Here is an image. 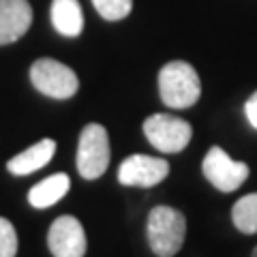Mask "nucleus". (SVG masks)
I'll return each mask as SVG.
<instances>
[{
	"label": "nucleus",
	"mask_w": 257,
	"mask_h": 257,
	"mask_svg": "<svg viewBox=\"0 0 257 257\" xmlns=\"http://www.w3.org/2000/svg\"><path fill=\"white\" fill-rule=\"evenodd\" d=\"M159 94L167 107L187 109L202 94L197 71L184 60H172L159 71Z\"/></svg>",
	"instance_id": "1"
},
{
	"label": "nucleus",
	"mask_w": 257,
	"mask_h": 257,
	"mask_svg": "<svg viewBox=\"0 0 257 257\" xmlns=\"http://www.w3.org/2000/svg\"><path fill=\"white\" fill-rule=\"evenodd\" d=\"M187 236V219L172 206H155L148 214V242L157 257H174Z\"/></svg>",
	"instance_id": "2"
},
{
	"label": "nucleus",
	"mask_w": 257,
	"mask_h": 257,
	"mask_svg": "<svg viewBox=\"0 0 257 257\" xmlns=\"http://www.w3.org/2000/svg\"><path fill=\"white\" fill-rule=\"evenodd\" d=\"M109 167V138L101 124L84 126L77 144V172L86 180H96Z\"/></svg>",
	"instance_id": "3"
},
{
	"label": "nucleus",
	"mask_w": 257,
	"mask_h": 257,
	"mask_svg": "<svg viewBox=\"0 0 257 257\" xmlns=\"http://www.w3.org/2000/svg\"><path fill=\"white\" fill-rule=\"evenodd\" d=\"M30 82L41 94L52 99H71L77 88L79 79L75 71L54 58H39L30 67Z\"/></svg>",
	"instance_id": "4"
},
{
	"label": "nucleus",
	"mask_w": 257,
	"mask_h": 257,
	"mask_svg": "<svg viewBox=\"0 0 257 257\" xmlns=\"http://www.w3.org/2000/svg\"><path fill=\"white\" fill-rule=\"evenodd\" d=\"M144 135L159 152L176 155L189 146L193 128L187 120L172 114H152L144 120Z\"/></svg>",
	"instance_id": "5"
},
{
	"label": "nucleus",
	"mask_w": 257,
	"mask_h": 257,
	"mask_svg": "<svg viewBox=\"0 0 257 257\" xmlns=\"http://www.w3.org/2000/svg\"><path fill=\"white\" fill-rule=\"evenodd\" d=\"M202 170L206 180L223 193H231L240 189V184H244L248 176V165L229 159L227 152L219 146H212L208 150V155L204 157Z\"/></svg>",
	"instance_id": "6"
},
{
	"label": "nucleus",
	"mask_w": 257,
	"mask_h": 257,
	"mask_svg": "<svg viewBox=\"0 0 257 257\" xmlns=\"http://www.w3.org/2000/svg\"><path fill=\"white\" fill-rule=\"evenodd\" d=\"M170 174V165L165 159L148 157V155H131L118 167V182L124 187H155L163 182Z\"/></svg>",
	"instance_id": "7"
},
{
	"label": "nucleus",
	"mask_w": 257,
	"mask_h": 257,
	"mask_svg": "<svg viewBox=\"0 0 257 257\" xmlns=\"http://www.w3.org/2000/svg\"><path fill=\"white\" fill-rule=\"evenodd\" d=\"M47 246L54 257H84L86 255V231L75 216H58L47 231Z\"/></svg>",
	"instance_id": "8"
},
{
	"label": "nucleus",
	"mask_w": 257,
	"mask_h": 257,
	"mask_svg": "<svg viewBox=\"0 0 257 257\" xmlns=\"http://www.w3.org/2000/svg\"><path fill=\"white\" fill-rule=\"evenodd\" d=\"M32 24V7L28 0H0V45L15 43Z\"/></svg>",
	"instance_id": "9"
},
{
	"label": "nucleus",
	"mask_w": 257,
	"mask_h": 257,
	"mask_svg": "<svg viewBox=\"0 0 257 257\" xmlns=\"http://www.w3.org/2000/svg\"><path fill=\"white\" fill-rule=\"evenodd\" d=\"M56 152V142L54 140H41L35 146H30L28 150L15 155L13 159H9L7 163V170H9L13 176H28L32 172L41 170L52 161Z\"/></svg>",
	"instance_id": "10"
},
{
	"label": "nucleus",
	"mask_w": 257,
	"mask_h": 257,
	"mask_svg": "<svg viewBox=\"0 0 257 257\" xmlns=\"http://www.w3.org/2000/svg\"><path fill=\"white\" fill-rule=\"evenodd\" d=\"M52 26L62 37H79L84 30V13L77 0H52Z\"/></svg>",
	"instance_id": "11"
},
{
	"label": "nucleus",
	"mask_w": 257,
	"mask_h": 257,
	"mask_svg": "<svg viewBox=\"0 0 257 257\" xmlns=\"http://www.w3.org/2000/svg\"><path fill=\"white\" fill-rule=\"evenodd\" d=\"M69 189H71V180L67 174H52L50 178L41 180L28 191V202L30 206L43 210V208H50L56 202H60L69 193Z\"/></svg>",
	"instance_id": "12"
},
{
	"label": "nucleus",
	"mask_w": 257,
	"mask_h": 257,
	"mask_svg": "<svg viewBox=\"0 0 257 257\" xmlns=\"http://www.w3.org/2000/svg\"><path fill=\"white\" fill-rule=\"evenodd\" d=\"M231 221L242 234H257V193L238 199L231 210Z\"/></svg>",
	"instance_id": "13"
},
{
	"label": "nucleus",
	"mask_w": 257,
	"mask_h": 257,
	"mask_svg": "<svg viewBox=\"0 0 257 257\" xmlns=\"http://www.w3.org/2000/svg\"><path fill=\"white\" fill-rule=\"evenodd\" d=\"M96 13L107 22L124 20L133 9V0H92Z\"/></svg>",
	"instance_id": "14"
},
{
	"label": "nucleus",
	"mask_w": 257,
	"mask_h": 257,
	"mask_svg": "<svg viewBox=\"0 0 257 257\" xmlns=\"http://www.w3.org/2000/svg\"><path fill=\"white\" fill-rule=\"evenodd\" d=\"M18 255V231L13 223L0 216V257H15Z\"/></svg>",
	"instance_id": "15"
},
{
	"label": "nucleus",
	"mask_w": 257,
	"mask_h": 257,
	"mask_svg": "<svg viewBox=\"0 0 257 257\" xmlns=\"http://www.w3.org/2000/svg\"><path fill=\"white\" fill-rule=\"evenodd\" d=\"M244 114H246V120L251 122V126L257 128V90L248 96V101L244 103Z\"/></svg>",
	"instance_id": "16"
},
{
	"label": "nucleus",
	"mask_w": 257,
	"mask_h": 257,
	"mask_svg": "<svg viewBox=\"0 0 257 257\" xmlns=\"http://www.w3.org/2000/svg\"><path fill=\"white\" fill-rule=\"evenodd\" d=\"M253 257H257V246H255V248H253Z\"/></svg>",
	"instance_id": "17"
}]
</instances>
